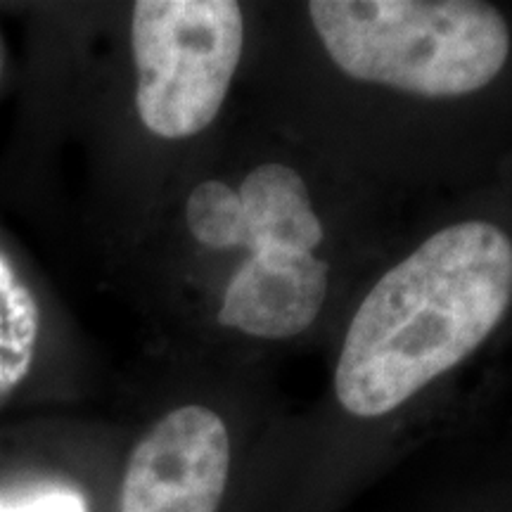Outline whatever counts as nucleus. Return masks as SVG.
<instances>
[{
  "instance_id": "1",
  "label": "nucleus",
  "mask_w": 512,
  "mask_h": 512,
  "mask_svg": "<svg viewBox=\"0 0 512 512\" xmlns=\"http://www.w3.org/2000/svg\"><path fill=\"white\" fill-rule=\"evenodd\" d=\"M512 306V238L484 219L448 223L370 285L337 351L344 413L380 420L475 356Z\"/></svg>"
},
{
  "instance_id": "2",
  "label": "nucleus",
  "mask_w": 512,
  "mask_h": 512,
  "mask_svg": "<svg viewBox=\"0 0 512 512\" xmlns=\"http://www.w3.org/2000/svg\"><path fill=\"white\" fill-rule=\"evenodd\" d=\"M297 166L266 159L238 181L209 178L185 200L197 245L233 252L216 323L259 342H287L316 323L330 292L328 230Z\"/></svg>"
},
{
  "instance_id": "3",
  "label": "nucleus",
  "mask_w": 512,
  "mask_h": 512,
  "mask_svg": "<svg viewBox=\"0 0 512 512\" xmlns=\"http://www.w3.org/2000/svg\"><path fill=\"white\" fill-rule=\"evenodd\" d=\"M306 15L344 76L411 98L484 91L512 48L503 12L482 0H311Z\"/></svg>"
},
{
  "instance_id": "4",
  "label": "nucleus",
  "mask_w": 512,
  "mask_h": 512,
  "mask_svg": "<svg viewBox=\"0 0 512 512\" xmlns=\"http://www.w3.org/2000/svg\"><path fill=\"white\" fill-rule=\"evenodd\" d=\"M247 43L235 0H138L131 12L136 110L157 138L200 136L226 105Z\"/></svg>"
},
{
  "instance_id": "5",
  "label": "nucleus",
  "mask_w": 512,
  "mask_h": 512,
  "mask_svg": "<svg viewBox=\"0 0 512 512\" xmlns=\"http://www.w3.org/2000/svg\"><path fill=\"white\" fill-rule=\"evenodd\" d=\"M230 465L226 420L200 403L178 406L133 446L117 512H219Z\"/></svg>"
},
{
  "instance_id": "6",
  "label": "nucleus",
  "mask_w": 512,
  "mask_h": 512,
  "mask_svg": "<svg viewBox=\"0 0 512 512\" xmlns=\"http://www.w3.org/2000/svg\"><path fill=\"white\" fill-rule=\"evenodd\" d=\"M41 313L24 280L0 256V406L34 366Z\"/></svg>"
},
{
  "instance_id": "7",
  "label": "nucleus",
  "mask_w": 512,
  "mask_h": 512,
  "mask_svg": "<svg viewBox=\"0 0 512 512\" xmlns=\"http://www.w3.org/2000/svg\"><path fill=\"white\" fill-rule=\"evenodd\" d=\"M0 512H86V505L81 496L72 491H53V494L27 498L22 503L0 505Z\"/></svg>"
},
{
  "instance_id": "8",
  "label": "nucleus",
  "mask_w": 512,
  "mask_h": 512,
  "mask_svg": "<svg viewBox=\"0 0 512 512\" xmlns=\"http://www.w3.org/2000/svg\"><path fill=\"white\" fill-rule=\"evenodd\" d=\"M0 69H3V50H0Z\"/></svg>"
}]
</instances>
